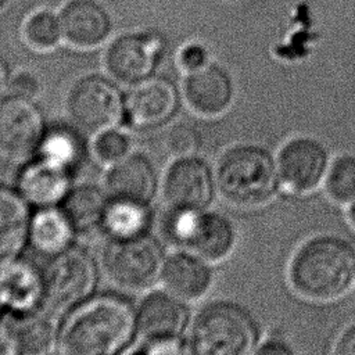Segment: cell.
<instances>
[{
  "label": "cell",
  "mask_w": 355,
  "mask_h": 355,
  "mask_svg": "<svg viewBox=\"0 0 355 355\" xmlns=\"http://www.w3.org/2000/svg\"><path fill=\"white\" fill-rule=\"evenodd\" d=\"M211 263L187 250H178L165 257L159 275L164 290L186 304L205 297L212 287Z\"/></svg>",
  "instance_id": "obj_13"
},
{
  "label": "cell",
  "mask_w": 355,
  "mask_h": 355,
  "mask_svg": "<svg viewBox=\"0 0 355 355\" xmlns=\"http://www.w3.org/2000/svg\"><path fill=\"white\" fill-rule=\"evenodd\" d=\"M67 112L76 129L96 136L116 123L122 114V103L118 90L111 83L90 76L71 89Z\"/></svg>",
  "instance_id": "obj_7"
},
{
  "label": "cell",
  "mask_w": 355,
  "mask_h": 355,
  "mask_svg": "<svg viewBox=\"0 0 355 355\" xmlns=\"http://www.w3.org/2000/svg\"><path fill=\"white\" fill-rule=\"evenodd\" d=\"M12 96H19L25 98L33 97L39 92L37 79L31 72H18L11 80Z\"/></svg>",
  "instance_id": "obj_33"
},
{
  "label": "cell",
  "mask_w": 355,
  "mask_h": 355,
  "mask_svg": "<svg viewBox=\"0 0 355 355\" xmlns=\"http://www.w3.org/2000/svg\"><path fill=\"white\" fill-rule=\"evenodd\" d=\"M43 305V272L19 257L0 265V309L4 313L11 319L25 318Z\"/></svg>",
  "instance_id": "obj_11"
},
{
  "label": "cell",
  "mask_w": 355,
  "mask_h": 355,
  "mask_svg": "<svg viewBox=\"0 0 355 355\" xmlns=\"http://www.w3.org/2000/svg\"><path fill=\"white\" fill-rule=\"evenodd\" d=\"M62 35L60 18L49 10L31 14L22 26L25 42L36 50H49L58 44Z\"/></svg>",
  "instance_id": "obj_28"
},
{
  "label": "cell",
  "mask_w": 355,
  "mask_h": 355,
  "mask_svg": "<svg viewBox=\"0 0 355 355\" xmlns=\"http://www.w3.org/2000/svg\"><path fill=\"white\" fill-rule=\"evenodd\" d=\"M323 183L331 201L351 205L355 201V155L344 154L333 159Z\"/></svg>",
  "instance_id": "obj_27"
},
{
  "label": "cell",
  "mask_w": 355,
  "mask_h": 355,
  "mask_svg": "<svg viewBox=\"0 0 355 355\" xmlns=\"http://www.w3.org/2000/svg\"><path fill=\"white\" fill-rule=\"evenodd\" d=\"M0 355H19L12 324L0 320Z\"/></svg>",
  "instance_id": "obj_34"
},
{
  "label": "cell",
  "mask_w": 355,
  "mask_h": 355,
  "mask_svg": "<svg viewBox=\"0 0 355 355\" xmlns=\"http://www.w3.org/2000/svg\"><path fill=\"white\" fill-rule=\"evenodd\" d=\"M0 3H1V0H0Z\"/></svg>",
  "instance_id": "obj_40"
},
{
  "label": "cell",
  "mask_w": 355,
  "mask_h": 355,
  "mask_svg": "<svg viewBox=\"0 0 355 355\" xmlns=\"http://www.w3.org/2000/svg\"><path fill=\"white\" fill-rule=\"evenodd\" d=\"M215 191L214 171L196 155L173 158L165 171L162 198L168 209L204 211Z\"/></svg>",
  "instance_id": "obj_9"
},
{
  "label": "cell",
  "mask_w": 355,
  "mask_h": 355,
  "mask_svg": "<svg viewBox=\"0 0 355 355\" xmlns=\"http://www.w3.org/2000/svg\"><path fill=\"white\" fill-rule=\"evenodd\" d=\"M31 216L18 190L0 184V265L19 257L28 243Z\"/></svg>",
  "instance_id": "obj_20"
},
{
  "label": "cell",
  "mask_w": 355,
  "mask_h": 355,
  "mask_svg": "<svg viewBox=\"0 0 355 355\" xmlns=\"http://www.w3.org/2000/svg\"><path fill=\"white\" fill-rule=\"evenodd\" d=\"M50 355H65V354H62V352L58 349V351H54V352H51Z\"/></svg>",
  "instance_id": "obj_39"
},
{
  "label": "cell",
  "mask_w": 355,
  "mask_h": 355,
  "mask_svg": "<svg viewBox=\"0 0 355 355\" xmlns=\"http://www.w3.org/2000/svg\"><path fill=\"white\" fill-rule=\"evenodd\" d=\"M252 355H297L294 349L283 340L269 338L255 348Z\"/></svg>",
  "instance_id": "obj_35"
},
{
  "label": "cell",
  "mask_w": 355,
  "mask_h": 355,
  "mask_svg": "<svg viewBox=\"0 0 355 355\" xmlns=\"http://www.w3.org/2000/svg\"><path fill=\"white\" fill-rule=\"evenodd\" d=\"M76 232L61 207L36 208L31 216L28 243L47 257H55L72 247Z\"/></svg>",
  "instance_id": "obj_22"
},
{
  "label": "cell",
  "mask_w": 355,
  "mask_h": 355,
  "mask_svg": "<svg viewBox=\"0 0 355 355\" xmlns=\"http://www.w3.org/2000/svg\"><path fill=\"white\" fill-rule=\"evenodd\" d=\"M276 162L280 183L297 194L315 190L324 180L330 165L326 146L309 135L288 139L280 147Z\"/></svg>",
  "instance_id": "obj_8"
},
{
  "label": "cell",
  "mask_w": 355,
  "mask_h": 355,
  "mask_svg": "<svg viewBox=\"0 0 355 355\" xmlns=\"http://www.w3.org/2000/svg\"><path fill=\"white\" fill-rule=\"evenodd\" d=\"M349 220L355 227V201L351 204V208H349Z\"/></svg>",
  "instance_id": "obj_38"
},
{
  "label": "cell",
  "mask_w": 355,
  "mask_h": 355,
  "mask_svg": "<svg viewBox=\"0 0 355 355\" xmlns=\"http://www.w3.org/2000/svg\"><path fill=\"white\" fill-rule=\"evenodd\" d=\"M6 87H7V72H6L3 61L0 60V97L3 96Z\"/></svg>",
  "instance_id": "obj_37"
},
{
  "label": "cell",
  "mask_w": 355,
  "mask_h": 355,
  "mask_svg": "<svg viewBox=\"0 0 355 355\" xmlns=\"http://www.w3.org/2000/svg\"><path fill=\"white\" fill-rule=\"evenodd\" d=\"M12 329L19 355H50L55 351L58 334L49 320L36 313L14 319Z\"/></svg>",
  "instance_id": "obj_25"
},
{
  "label": "cell",
  "mask_w": 355,
  "mask_h": 355,
  "mask_svg": "<svg viewBox=\"0 0 355 355\" xmlns=\"http://www.w3.org/2000/svg\"><path fill=\"white\" fill-rule=\"evenodd\" d=\"M157 187V172L151 161L139 153H130L123 159L110 165L104 178V190L111 198L150 204Z\"/></svg>",
  "instance_id": "obj_17"
},
{
  "label": "cell",
  "mask_w": 355,
  "mask_h": 355,
  "mask_svg": "<svg viewBox=\"0 0 355 355\" xmlns=\"http://www.w3.org/2000/svg\"><path fill=\"white\" fill-rule=\"evenodd\" d=\"M236 245V229L232 220L215 211H200L186 245L187 250L208 263L226 259Z\"/></svg>",
  "instance_id": "obj_18"
},
{
  "label": "cell",
  "mask_w": 355,
  "mask_h": 355,
  "mask_svg": "<svg viewBox=\"0 0 355 355\" xmlns=\"http://www.w3.org/2000/svg\"><path fill=\"white\" fill-rule=\"evenodd\" d=\"M44 279V305L54 312L67 313L89 297L96 287L97 269L93 258L82 248L71 247L51 257Z\"/></svg>",
  "instance_id": "obj_6"
},
{
  "label": "cell",
  "mask_w": 355,
  "mask_h": 355,
  "mask_svg": "<svg viewBox=\"0 0 355 355\" xmlns=\"http://www.w3.org/2000/svg\"><path fill=\"white\" fill-rule=\"evenodd\" d=\"M150 204L108 197L101 222L107 240H129L146 236L151 226Z\"/></svg>",
  "instance_id": "obj_23"
},
{
  "label": "cell",
  "mask_w": 355,
  "mask_h": 355,
  "mask_svg": "<svg viewBox=\"0 0 355 355\" xmlns=\"http://www.w3.org/2000/svg\"><path fill=\"white\" fill-rule=\"evenodd\" d=\"M164 259L159 244L148 234L129 240H107L101 251V270L116 288L143 293L159 282Z\"/></svg>",
  "instance_id": "obj_5"
},
{
  "label": "cell",
  "mask_w": 355,
  "mask_h": 355,
  "mask_svg": "<svg viewBox=\"0 0 355 355\" xmlns=\"http://www.w3.org/2000/svg\"><path fill=\"white\" fill-rule=\"evenodd\" d=\"M123 355H190L186 343L180 337L144 340L123 352Z\"/></svg>",
  "instance_id": "obj_31"
},
{
  "label": "cell",
  "mask_w": 355,
  "mask_h": 355,
  "mask_svg": "<svg viewBox=\"0 0 355 355\" xmlns=\"http://www.w3.org/2000/svg\"><path fill=\"white\" fill-rule=\"evenodd\" d=\"M60 22L64 37L80 49H90L104 42L111 26L104 8L90 0H75L65 6Z\"/></svg>",
  "instance_id": "obj_19"
},
{
  "label": "cell",
  "mask_w": 355,
  "mask_h": 355,
  "mask_svg": "<svg viewBox=\"0 0 355 355\" xmlns=\"http://www.w3.org/2000/svg\"><path fill=\"white\" fill-rule=\"evenodd\" d=\"M166 151L173 158L196 155L200 144V137L197 130L184 122L171 126L165 135L164 140Z\"/></svg>",
  "instance_id": "obj_30"
},
{
  "label": "cell",
  "mask_w": 355,
  "mask_h": 355,
  "mask_svg": "<svg viewBox=\"0 0 355 355\" xmlns=\"http://www.w3.org/2000/svg\"><path fill=\"white\" fill-rule=\"evenodd\" d=\"M107 201L105 190L92 184H80L71 189L60 207L72 223L76 236H92L101 233Z\"/></svg>",
  "instance_id": "obj_24"
},
{
  "label": "cell",
  "mask_w": 355,
  "mask_h": 355,
  "mask_svg": "<svg viewBox=\"0 0 355 355\" xmlns=\"http://www.w3.org/2000/svg\"><path fill=\"white\" fill-rule=\"evenodd\" d=\"M44 136L43 118L25 97L11 96L0 101V154L14 161H28Z\"/></svg>",
  "instance_id": "obj_10"
},
{
  "label": "cell",
  "mask_w": 355,
  "mask_h": 355,
  "mask_svg": "<svg viewBox=\"0 0 355 355\" xmlns=\"http://www.w3.org/2000/svg\"><path fill=\"white\" fill-rule=\"evenodd\" d=\"M184 343L190 355H252L258 326L241 305L215 301L189 322Z\"/></svg>",
  "instance_id": "obj_4"
},
{
  "label": "cell",
  "mask_w": 355,
  "mask_h": 355,
  "mask_svg": "<svg viewBox=\"0 0 355 355\" xmlns=\"http://www.w3.org/2000/svg\"><path fill=\"white\" fill-rule=\"evenodd\" d=\"M15 189L35 208L60 207L72 189L71 173L36 157L19 169Z\"/></svg>",
  "instance_id": "obj_14"
},
{
  "label": "cell",
  "mask_w": 355,
  "mask_h": 355,
  "mask_svg": "<svg viewBox=\"0 0 355 355\" xmlns=\"http://www.w3.org/2000/svg\"><path fill=\"white\" fill-rule=\"evenodd\" d=\"M36 154L43 161L72 173L80 165L83 148L75 135L67 130H53L44 133Z\"/></svg>",
  "instance_id": "obj_26"
},
{
  "label": "cell",
  "mask_w": 355,
  "mask_h": 355,
  "mask_svg": "<svg viewBox=\"0 0 355 355\" xmlns=\"http://www.w3.org/2000/svg\"><path fill=\"white\" fill-rule=\"evenodd\" d=\"M92 148L96 159L110 166L132 153V141L123 130L112 126L94 136Z\"/></svg>",
  "instance_id": "obj_29"
},
{
  "label": "cell",
  "mask_w": 355,
  "mask_h": 355,
  "mask_svg": "<svg viewBox=\"0 0 355 355\" xmlns=\"http://www.w3.org/2000/svg\"><path fill=\"white\" fill-rule=\"evenodd\" d=\"M137 334L143 340L180 337L189 326L186 302L168 291L148 293L136 308Z\"/></svg>",
  "instance_id": "obj_16"
},
{
  "label": "cell",
  "mask_w": 355,
  "mask_h": 355,
  "mask_svg": "<svg viewBox=\"0 0 355 355\" xmlns=\"http://www.w3.org/2000/svg\"><path fill=\"white\" fill-rule=\"evenodd\" d=\"M158 50L159 42L153 35L121 36L107 50L105 68L118 82L136 83L153 69Z\"/></svg>",
  "instance_id": "obj_15"
},
{
  "label": "cell",
  "mask_w": 355,
  "mask_h": 355,
  "mask_svg": "<svg viewBox=\"0 0 355 355\" xmlns=\"http://www.w3.org/2000/svg\"><path fill=\"white\" fill-rule=\"evenodd\" d=\"M333 355H355V326L341 336Z\"/></svg>",
  "instance_id": "obj_36"
},
{
  "label": "cell",
  "mask_w": 355,
  "mask_h": 355,
  "mask_svg": "<svg viewBox=\"0 0 355 355\" xmlns=\"http://www.w3.org/2000/svg\"><path fill=\"white\" fill-rule=\"evenodd\" d=\"M355 279V251L337 236H318L293 255L288 280L302 297L329 301L344 294Z\"/></svg>",
  "instance_id": "obj_2"
},
{
  "label": "cell",
  "mask_w": 355,
  "mask_h": 355,
  "mask_svg": "<svg viewBox=\"0 0 355 355\" xmlns=\"http://www.w3.org/2000/svg\"><path fill=\"white\" fill-rule=\"evenodd\" d=\"M176 105L173 87L162 79H151L139 85L129 96L126 111L137 126H157L166 121Z\"/></svg>",
  "instance_id": "obj_21"
},
{
  "label": "cell",
  "mask_w": 355,
  "mask_h": 355,
  "mask_svg": "<svg viewBox=\"0 0 355 355\" xmlns=\"http://www.w3.org/2000/svg\"><path fill=\"white\" fill-rule=\"evenodd\" d=\"M136 334V308L121 297L103 294L67 312L58 348L65 355H121Z\"/></svg>",
  "instance_id": "obj_1"
},
{
  "label": "cell",
  "mask_w": 355,
  "mask_h": 355,
  "mask_svg": "<svg viewBox=\"0 0 355 355\" xmlns=\"http://www.w3.org/2000/svg\"><path fill=\"white\" fill-rule=\"evenodd\" d=\"M214 178L218 194L239 208L266 204L280 182L276 158L257 143H239L225 150L218 158Z\"/></svg>",
  "instance_id": "obj_3"
},
{
  "label": "cell",
  "mask_w": 355,
  "mask_h": 355,
  "mask_svg": "<svg viewBox=\"0 0 355 355\" xmlns=\"http://www.w3.org/2000/svg\"><path fill=\"white\" fill-rule=\"evenodd\" d=\"M183 94L187 105L196 114L214 118L225 114L236 97V83L230 72L215 62L189 72Z\"/></svg>",
  "instance_id": "obj_12"
},
{
  "label": "cell",
  "mask_w": 355,
  "mask_h": 355,
  "mask_svg": "<svg viewBox=\"0 0 355 355\" xmlns=\"http://www.w3.org/2000/svg\"><path fill=\"white\" fill-rule=\"evenodd\" d=\"M178 61L182 69H184L186 72H193L205 67L209 62V54L201 43L191 42L180 49Z\"/></svg>",
  "instance_id": "obj_32"
}]
</instances>
